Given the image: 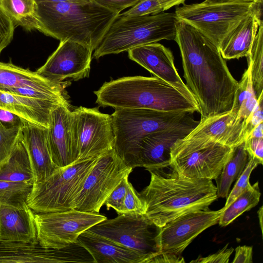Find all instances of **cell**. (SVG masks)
I'll list each match as a JSON object with an SVG mask.
<instances>
[{"mask_svg":"<svg viewBox=\"0 0 263 263\" xmlns=\"http://www.w3.org/2000/svg\"><path fill=\"white\" fill-rule=\"evenodd\" d=\"M174 41L182 59L186 85L199 107L200 120L232 109L238 82L218 47L198 30L179 20Z\"/></svg>","mask_w":263,"mask_h":263,"instance_id":"1","label":"cell"},{"mask_svg":"<svg viewBox=\"0 0 263 263\" xmlns=\"http://www.w3.org/2000/svg\"><path fill=\"white\" fill-rule=\"evenodd\" d=\"M149 172V184L138 194L144 205V215L158 228L182 214L209 209L218 198L212 180L184 178L175 172Z\"/></svg>","mask_w":263,"mask_h":263,"instance_id":"2","label":"cell"},{"mask_svg":"<svg viewBox=\"0 0 263 263\" xmlns=\"http://www.w3.org/2000/svg\"><path fill=\"white\" fill-rule=\"evenodd\" d=\"M37 30L60 41L70 40L93 51L119 14L96 2L36 3Z\"/></svg>","mask_w":263,"mask_h":263,"instance_id":"3","label":"cell"},{"mask_svg":"<svg viewBox=\"0 0 263 263\" xmlns=\"http://www.w3.org/2000/svg\"><path fill=\"white\" fill-rule=\"evenodd\" d=\"M102 107L143 108L175 112H200L198 105L156 77L132 76L104 83L97 91Z\"/></svg>","mask_w":263,"mask_h":263,"instance_id":"4","label":"cell"},{"mask_svg":"<svg viewBox=\"0 0 263 263\" xmlns=\"http://www.w3.org/2000/svg\"><path fill=\"white\" fill-rule=\"evenodd\" d=\"M110 116L115 135L114 150L126 165L136 167L138 145L146 136L195 121L192 112H166L143 108H117Z\"/></svg>","mask_w":263,"mask_h":263,"instance_id":"5","label":"cell"},{"mask_svg":"<svg viewBox=\"0 0 263 263\" xmlns=\"http://www.w3.org/2000/svg\"><path fill=\"white\" fill-rule=\"evenodd\" d=\"M178 21L175 13L132 17L118 14L95 49L93 57L98 59L162 40H174Z\"/></svg>","mask_w":263,"mask_h":263,"instance_id":"6","label":"cell"},{"mask_svg":"<svg viewBox=\"0 0 263 263\" xmlns=\"http://www.w3.org/2000/svg\"><path fill=\"white\" fill-rule=\"evenodd\" d=\"M97 158L58 167L47 178L34 181L27 198V204L35 213L72 209V202Z\"/></svg>","mask_w":263,"mask_h":263,"instance_id":"7","label":"cell"},{"mask_svg":"<svg viewBox=\"0 0 263 263\" xmlns=\"http://www.w3.org/2000/svg\"><path fill=\"white\" fill-rule=\"evenodd\" d=\"M233 152V147L213 141L184 137L171 148L170 166L180 177L215 180Z\"/></svg>","mask_w":263,"mask_h":263,"instance_id":"8","label":"cell"},{"mask_svg":"<svg viewBox=\"0 0 263 263\" xmlns=\"http://www.w3.org/2000/svg\"><path fill=\"white\" fill-rule=\"evenodd\" d=\"M253 1L230 0L226 2L183 4L175 13L180 20L192 26L219 48L228 33L250 14Z\"/></svg>","mask_w":263,"mask_h":263,"instance_id":"9","label":"cell"},{"mask_svg":"<svg viewBox=\"0 0 263 263\" xmlns=\"http://www.w3.org/2000/svg\"><path fill=\"white\" fill-rule=\"evenodd\" d=\"M133 170L114 149L99 156L74 198L72 209L98 213L111 192Z\"/></svg>","mask_w":263,"mask_h":263,"instance_id":"10","label":"cell"},{"mask_svg":"<svg viewBox=\"0 0 263 263\" xmlns=\"http://www.w3.org/2000/svg\"><path fill=\"white\" fill-rule=\"evenodd\" d=\"M71 122L77 161L98 157L114 148L110 115L101 112L96 107L80 106L71 111Z\"/></svg>","mask_w":263,"mask_h":263,"instance_id":"11","label":"cell"},{"mask_svg":"<svg viewBox=\"0 0 263 263\" xmlns=\"http://www.w3.org/2000/svg\"><path fill=\"white\" fill-rule=\"evenodd\" d=\"M106 218L74 209L35 213L37 241L44 247L62 248L77 242L80 234Z\"/></svg>","mask_w":263,"mask_h":263,"instance_id":"12","label":"cell"},{"mask_svg":"<svg viewBox=\"0 0 263 263\" xmlns=\"http://www.w3.org/2000/svg\"><path fill=\"white\" fill-rule=\"evenodd\" d=\"M153 226L144 214L124 213L106 218L87 230L137 252L146 258L145 263H149L159 253L156 235L151 230Z\"/></svg>","mask_w":263,"mask_h":263,"instance_id":"13","label":"cell"},{"mask_svg":"<svg viewBox=\"0 0 263 263\" xmlns=\"http://www.w3.org/2000/svg\"><path fill=\"white\" fill-rule=\"evenodd\" d=\"M222 212L209 209L190 212L167 222L155 237L159 252L180 255L201 233L216 224Z\"/></svg>","mask_w":263,"mask_h":263,"instance_id":"14","label":"cell"},{"mask_svg":"<svg viewBox=\"0 0 263 263\" xmlns=\"http://www.w3.org/2000/svg\"><path fill=\"white\" fill-rule=\"evenodd\" d=\"M93 50L70 40L60 41L59 46L36 73L57 84L69 79L78 81L88 77Z\"/></svg>","mask_w":263,"mask_h":263,"instance_id":"15","label":"cell"},{"mask_svg":"<svg viewBox=\"0 0 263 263\" xmlns=\"http://www.w3.org/2000/svg\"><path fill=\"white\" fill-rule=\"evenodd\" d=\"M68 82L52 83L36 71L11 63L0 62V90L41 99L67 102L65 88Z\"/></svg>","mask_w":263,"mask_h":263,"instance_id":"16","label":"cell"},{"mask_svg":"<svg viewBox=\"0 0 263 263\" xmlns=\"http://www.w3.org/2000/svg\"><path fill=\"white\" fill-rule=\"evenodd\" d=\"M199 122L195 120L145 137L137 149L136 167H143L148 172H163L170 166L171 149L174 144L187 136Z\"/></svg>","mask_w":263,"mask_h":263,"instance_id":"17","label":"cell"},{"mask_svg":"<svg viewBox=\"0 0 263 263\" xmlns=\"http://www.w3.org/2000/svg\"><path fill=\"white\" fill-rule=\"evenodd\" d=\"M81 258V249L76 243L50 248L39 242H0V263L79 262Z\"/></svg>","mask_w":263,"mask_h":263,"instance_id":"18","label":"cell"},{"mask_svg":"<svg viewBox=\"0 0 263 263\" xmlns=\"http://www.w3.org/2000/svg\"><path fill=\"white\" fill-rule=\"evenodd\" d=\"M128 53L130 60L155 77L173 86L191 101L197 104L194 95L178 74L170 49L156 42L135 47L129 50Z\"/></svg>","mask_w":263,"mask_h":263,"instance_id":"19","label":"cell"},{"mask_svg":"<svg viewBox=\"0 0 263 263\" xmlns=\"http://www.w3.org/2000/svg\"><path fill=\"white\" fill-rule=\"evenodd\" d=\"M47 141L52 160L58 167H66L77 161L78 153L68 102L60 104L52 111Z\"/></svg>","mask_w":263,"mask_h":263,"instance_id":"20","label":"cell"},{"mask_svg":"<svg viewBox=\"0 0 263 263\" xmlns=\"http://www.w3.org/2000/svg\"><path fill=\"white\" fill-rule=\"evenodd\" d=\"M247 122L230 110L199 121L184 138L187 139L211 140L234 147L245 139Z\"/></svg>","mask_w":263,"mask_h":263,"instance_id":"21","label":"cell"},{"mask_svg":"<svg viewBox=\"0 0 263 263\" xmlns=\"http://www.w3.org/2000/svg\"><path fill=\"white\" fill-rule=\"evenodd\" d=\"M34 214L26 201L0 203V242H39Z\"/></svg>","mask_w":263,"mask_h":263,"instance_id":"22","label":"cell"},{"mask_svg":"<svg viewBox=\"0 0 263 263\" xmlns=\"http://www.w3.org/2000/svg\"><path fill=\"white\" fill-rule=\"evenodd\" d=\"M63 103L64 102L20 96L0 90V109L16 115L28 123L46 128L50 126L52 111Z\"/></svg>","mask_w":263,"mask_h":263,"instance_id":"23","label":"cell"},{"mask_svg":"<svg viewBox=\"0 0 263 263\" xmlns=\"http://www.w3.org/2000/svg\"><path fill=\"white\" fill-rule=\"evenodd\" d=\"M77 242L89 253L95 263H145L146 258L137 252L88 230L80 234Z\"/></svg>","mask_w":263,"mask_h":263,"instance_id":"24","label":"cell"},{"mask_svg":"<svg viewBox=\"0 0 263 263\" xmlns=\"http://www.w3.org/2000/svg\"><path fill=\"white\" fill-rule=\"evenodd\" d=\"M47 130L48 128L25 121L21 127L22 138L34 170L35 181L47 178L58 168L52 160L48 148Z\"/></svg>","mask_w":263,"mask_h":263,"instance_id":"25","label":"cell"},{"mask_svg":"<svg viewBox=\"0 0 263 263\" xmlns=\"http://www.w3.org/2000/svg\"><path fill=\"white\" fill-rule=\"evenodd\" d=\"M259 26L251 14L242 19L227 35L219 47L225 60L247 57Z\"/></svg>","mask_w":263,"mask_h":263,"instance_id":"26","label":"cell"},{"mask_svg":"<svg viewBox=\"0 0 263 263\" xmlns=\"http://www.w3.org/2000/svg\"><path fill=\"white\" fill-rule=\"evenodd\" d=\"M0 180L34 182L35 175L21 136L7 159L0 165Z\"/></svg>","mask_w":263,"mask_h":263,"instance_id":"27","label":"cell"},{"mask_svg":"<svg viewBox=\"0 0 263 263\" xmlns=\"http://www.w3.org/2000/svg\"><path fill=\"white\" fill-rule=\"evenodd\" d=\"M249 158L244 141L233 147L232 156L215 180L218 198H227L232 184L242 173Z\"/></svg>","mask_w":263,"mask_h":263,"instance_id":"28","label":"cell"},{"mask_svg":"<svg viewBox=\"0 0 263 263\" xmlns=\"http://www.w3.org/2000/svg\"><path fill=\"white\" fill-rule=\"evenodd\" d=\"M35 0H0V10L11 21L14 27L27 31L37 30Z\"/></svg>","mask_w":263,"mask_h":263,"instance_id":"29","label":"cell"},{"mask_svg":"<svg viewBox=\"0 0 263 263\" xmlns=\"http://www.w3.org/2000/svg\"><path fill=\"white\" fill-rule=\"evenodd\" d=\"M260 195L258 182L251 185L227 208L222 209L218 222L219 225L227 226L245 212L255 207L259 201Z\"/></svg>","mask_w":263,"mask_h":263,"instance_id":"30","label":"cell"},{"mask_svg":"<svg viewBox=\"0 0 263 263\" xmlns=\"http://www.w3.org/2000/svg\"><path fill=\"white\" fill-rule=\"evenodd\" d=\"M257 102V99L252 86L250 69L248 66L240 81L238 82L231 110L236 113L239 118L247 122Z\"/></svg>","mask_w":263,"mask_h":263,"instance_id":"31","label":"cell"},{"mask_svg":"<svg viewBox=\"0 0 263 263\" xmlns=\"http://www.w3.org/2000/svg\"><path fill=\"white\" fill-rule=\"evenodd\" d=\"M247 58L253 88L257 99L263 92V25L259 27Z\"/></svg>","mask_w":263,"mask_h":263,"instance_id":"32","label":"cell"},{"mask_svg":"<svg viewBox=\"0 0 263 263\" xmlns=\"http://www.w3.org/2000/svg\"><path fill=\"white\" fill-rule=\"evenodd\" d=\"M33 182H16L0 180V203L15 204L27 202Z\"/></svg>","mask_w":263,"mask_h":263,"instance_id":"33","label":"cell"},{"mask_svg":"<svg viewBox=\"0 0 263 263\" xmlns=\"http://www.w3.org/2000/svg\"><path fill=\"white\" fill-rule=\"evenodd\" d=\"M22 126L8 127L0 121V165L14 148L21 135Z\"/></svg>","mask_w":263,"mask_h":263,"instance_id":"34","label":"cell"},{"mask_svg":"<svg viewBox=\"0 0 263 263\" xmlns=\"http://www.w3.org/2000/svg\"><path fill=\"white\" fill-rule=\"evenodd\" d=\"M258 163L250 155L249 161L242 173L237 179L233 189L229 193L223 209L227 208L236 198L251 186L249 178L252 172Z\"/></svg>","mask_w":263,"mask_h":263,"instance_id":"35","label":"cell"},{"mask_svg":"<svg viewBox=\"0 0 263 263\" xmlns=\"http://www.w3.org/2000/svg\"><path fill=\"white\" fill-rule=\"evenodd\" d=\"M128 176H126L113 190L105 200L104 204L108 210L112 208L118 214H123V202L126 195Z\"/></svg>","mask_w":263,"mask_h":263,"instance_id":"36","label":"cell"},{"mask_svg":"<svg viewBox=\"0 0 263 263\" xmlns=\"http://www.w3.org/2000/svg\"><path fill=\"white\" fill-rule=\"evenodd\" d=\"M163 12L157 0H140L127 11L119 14L132 17L154 15Z\"/></svg>","mask_w":263,"mask_h":263,"instance_id":"37","label":"cell"},{"mask_svg":"<svg viewBox=\"0 0 263 263\" xmlns=\"http://www.w3.org/2000/svg\"><path fill=\"white\" fill-rule=\"evenodd\" d=\"M144 214L143 202L132 183L128 181L123 202V214Z\"/></svg>","mask_w":263,"mask_h":263,"instance_id":"38","label":"cell"},{"mask_svg":"<svg viewBox=\"0 0 263 263\" xmlns=\"http://www.w3.org/2000/svg\"><path fill=\"white\" fill-rule=\"evenodd\" d=\"M14 28L11 21L0 10V55L11 42Z\"/></svg>","mask_w":263,"mask_h":263,"instance_id":"39","label":"cell"},{"mask_svg":"<svg viewBox=\"0 0 263 263\" xmlns=\"http://www.w3.org/2000/svg\"><path fill=\"white\" fill-rule=\"evenodd\" d=\"M244 142L245 147L251 157L258 164H262L263 138L248 137Z\"/></svg>","mask_w":263,"mask_h":263,"instance_id":"40","label":"cell"},{"mask_svg":"<svg viewBox=\"0 0 263 263\" xmlns=\"http://www.w3.org/2000/svg\"><path fill=\"white\" fill-rule=\"evenodd\" d=\"M229 243L226 245L222 249L218 251L216 253L210 255L206 257H200L195 260H193L190 262L194 263H228L231 255L234 251V248L231 247L228 248Z\"/></svg>","mask_w":263,"mask_h":263,"instance_id":"41","label":"cell"},{"mask_svg":"<svg viewBox=\"0 0 263 263\" xmlns=\"http://www.w3.org/2000/svg\"><path fill=\"white\" fill-rule=\"evenodd\" d=\"M262 101V95L257 99L256 105L247 120L245 139L257 125L263 122Z\"/></svg>","mask_w":263,"mask_h":263,"instance_id":"42","label":"cell"},{"mask_svg":"<svg viewBox=\"0 0 263 263\" xmlns=\"http://www.w3.org/2000/svg\"><path fill=\"white\" fill-rule=\"evenodd\" d=\"M99 5L120 13L123 10L132 7L140 0H94Z\"/></svg>","mask_w":263,"mask_h":263,"instance_id":"43","label":"cell"},{"mask_svg":"<svg viewBox=\"0 0 263 263\" xmlns=\"http://www.w3.org/2000/svg\"><path fill=\"white\" fill-rule=\"evenodd\" d=\"M232 263H252L253 247L252 246H238L235 250Z\"/></svg>","mask_w":263,"mask_h":263,"instance_id":"44","label":"cell"},{"mask_svg":"<svg viewBox=\"0 0 263 263\" xmlns=\"http://www.w3.org/2000/svg\"><path fill=\"white\" fill-rule=\"evenodd\" d=\"M0 121L8 127L20 126L24 122V121L16 115L1 109H0Z\"/></svg>","mask_w":263,"mask_h":263,"instance_id":"45","label":"cell"},{"mask_svg":"<svg viewBox=\"0 0 263 263\" xmlns=\"http://www.w3.org/2000/svg\"><path fill=\"white\" fill-rule=\"evenodd\" d=\"M181 255H176L167 253L159 252L152 260L151 262L178 263L184 262Z\"/></svg>","mask_w":263,"mask_h":263,"instance_id":"46","label":"cell"},{"mask_svg":"<svg viewBox=\"0 0 263 263\" xmlns=\"http://www.w3.org/2000/svg\"><path fill=\"white\" fill-rule=\"evenodd\" d=\"M262 2L263 0L253 1L250 10L251 15L257 21L259 26L263 25Z\"/></svg>","mask_w":263,"mask_h":263,"instance_id":"47","label":"cell"},{"mask_svg":"<svg viewBox=\"0 0 263 263\" xmlns=\"http://www.w3.org/2000/svg\"><path fill=\"white\" fill-rule=\"evenodd\" d=\"M157 1L161 6L163 11H164L173 6L184 4L185 0H157Z\"/></svg>","mask_w":263,"mask_h":263,"instance_id":"48","label":"cell"},{"mask_svg":"<svg viewBox=\"0 0 263 263\" xmlns=\"http://www.w3.org/2000/svg\"><path fill=\"white\" fill-rule=\"evenodd\" d=\"M248 137L263 138V124L262 123L257 125L251 132Z\"/></svg>","mask_w":263,"mask_h":263,"instance_id":"49","label":"cell"},{"mask_svg":"<svg viewBox=\"0 0 263 263\" xmlns=\"http://www.w3.org/2000/svg\"><path fill=\"white\" fill-rule=\"evenodd\" d=\"M91 0H35L36 3L41 2L84 3Z\"/></svg>","mask_w":263,"mask_h":263,"instance_id":"50","label":"cell"},{"mask_svg":"<svg viewBox=\"0 0 263 263\" xmlns=\"http://www.w3.org/2000/svg\"><path fill=\"white\" fill-rule=\"evenodd\" d=\"M262 206H261L259 209V210L257 211L259 222L260 224V227L261 229V233H262Z\"/></svg>","mask_w":263,"mask_h":263,"instance_id":"51","label":"cell"},{"mask_svg":"<svg viewBox=\"0 0 263 263\" xmlns=\"http://www.w3.org/2000/svg\"><path fill=\"white\" fill-rule=\"evenodd\" d=\"M230 0H205V1L210 3H220V2H226Z\"/></svg>","mask_w":263,"mask_h":263,"instance_id":"52","label":"cell"},{"mask_svg":"<svg viewBox=\"0 0 263 263\" xmlns=\"http://www.w3.org/2000/svg\"><path fill=\"white\" fill-rule=\"evenodd\" d=\"M249 1H254V0H249Z\"/></svg>","mask_w":263,"mask_h":263,"instance_id":"53","label":"cell"}]
</instances>
